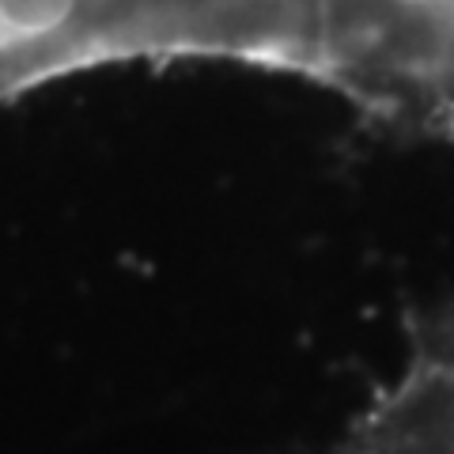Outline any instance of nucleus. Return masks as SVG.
<instances>
[{
	"label": "nucleus",
	"instance_id": "obj_2",
	"mask_svg": "<svg viewBox=\"0 0 454 454\" xmlns=\"http://www.w3.org/2000/svg\"><path fill=\"white\" fill-rule=\"evenodd\" d=\"M367 80L409 129L454 140V0H337Z\"/></svg>",
	"mask_w": 454,
	"mask_h": 454
},
{
	"label": "nucleus",
	"instance_id": "obj_3",
	"mask_svg": "<svg viewBox=\"0 0 454 454\" xmlns=\"http://www.w3.org/2000/svg\"><path fill=\"white\" fill-rule=\"evenodd\" d=\"M333 454H454V318L417 337Z\"/></svg>",
	"mask_w": 454,
	"mask_h": 454
},
{
	"label": "nucleus",
	"instance_id": "obj_1",
	"mask_svg": "<svg viewBox=\"0 0 454 454\" xmlns=\"http://www.w3.org/2000/svg\"><path fill=\"white\" fill-rule=\"evenodd\" d=\"M243 65L235 0H0V106L110 65Z\"/></svg>",
	"mask_w": 454,
	"mask_h": 454
}]
</instances>
